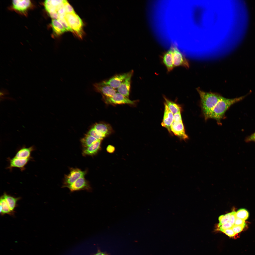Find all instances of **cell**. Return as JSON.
<instances>
[{
	"label": "cell",
	"instance_id": "obj_21",
	"mask_svg": "<svg viewBox=\"0 0 255 255\" xmlns=\"http://www.w3.org/2000/svg\"><path fill=\"white\" fill-rule=\"evenodd\" d=\"M0 213L2 215L10 214L13 211L10 209L3 196L1 197L0 201Z\"/></svg>",
	"mask_w": 255,
	"mask_h": 255
},
{
	"label": "cell",
	"instance_id": "obj_38",
	"mask_svg": "<svg viewBox=\"0 0 255 255\" xmlns=\"http://www.w3.org/2000/svg\"><path fill=\"white\" fill-rule=\"evenodd\" d=\"M106 253V252H102L98 250L97 252L94 255H105Z\"/></svg>",
	"mask_w": 255,
	"mask_h": 255
},
{
	"label": "cell",
	"instance_id": "obj_32",
	"mask_svg": "<svg viewBox=\"0 0 255 255\" xmlns=\"http://www.w3.org/2000/svg\"><path fill=\"white\" fill-rule=\"evenodd\" d=\"M236 212L235 211L231 212V214L228 221V222L232 225H234L236 218Z\"/></svg>",
	"mask_w": 255,
	"mask_h": 255
},
{
	"label": "cell",
	"instance_id": "obj_10",
	"mask_svg": "<svg viewBox=\"0 0 255 255\" xmlns=\"http://www.w3.org/2000/svg\"><path fill=\"white\" fill-rule=\"evenodd\" d=\"M130 71L129 75L117 89V92L128 98L129 95L131 79L134 72L133 70Z\"/></svg>",
	"mask_w": 255,
	"mask_h": 255
},
{
	"label": "cell",
	"instance_id": "obj_15",
	"mask_svg": "<svg viewBox=\"0 0 255 255\" xmlns=\"http://www.w3.org/2000/svg\"><path fill=\"white\" fill-rule=\"evenodd\" d=\"M101 142V140H98L89 147L84 148L82 152V155L92 156L96 154L100 149Z\"/></svg>",
	"mask_w": 255,
	"mask_h": 255
},
{
	"label": "cell",
	"instance_id": "obj_2",
	"mask_svg": "<svg viewBox=\"0 0 255 255\" xmlns=\"http://www.w3.org/2000/svg\"><path fill=\"white\" fill-rule=\"evenodd\" d=\"M246 96L232 99L226 98L222 96L212 111L209 119H215L218 123H220L221 120L228 108L234 104L243 99Z\"/></svg>",
	"mask_w": 255,
	"mask_h": 255
},
{
	"label": "cell",
	"instance_id": "obj_14",
	"mask_svg": "<svg viewBox=\"0 0 255 255\" xmlns=\"http://www.w3.org/2000/svg\"><path fill=\"white\" fill-rule=\"evenodd\" d=\"M12 3L14 9L22 12L26 11L31 4L30 1L29 0H13Z\"/></svg>",
	"mask_w": 255,
	"mask_h": 255
},
{
	"label": "cell",
	"instance_id": "obj_18",
	"mask_svg": "<svg viewBox=\"0 0 255 255\" xmlns=\"http://www.w3.org/2000/svg\"><path fill=\"white\" fill-rule=\"evenodd\" d=\"M34 149V147L33 146H32L29 147H23L17 151L14 157L22 159L30 158L31 153Z\"/></svg>",
	"mask_w": 255,
	"mask_h": 255
},
{
	"label": "cell",
	"instance_id": "obj_23",
	"mask_svg": "<svg viewBox=\"0 0 255 255\" xmlns=\"http://www.w3.org/2000/svg\"><path fill=\"white\" fill-rule=\"evenodd\" d=\"M5 198L11 209L13 211L16 207L17 203L19 198H15L4 193L3 195Z\"/></svg>",
	"mask_w": 255,
	"mask_h": 255
},
{
	"label": "cell",
	"instance_id": "obj_8",
	"mask_svg": "<svg viewBox=\"0 0 255 255\" xmlns=\"http://www.w3.org/2000/svg\"><path fill=\"white\" fill-rule=\"evenodd\" d=\"M171 130L181 140H186L188 138L186 134L182 121H173L171 126Z\"/></svg>",
	"mask_w": 255,
	"mask_h": 255
},
{
	"label": "cell",
	"instance_id": "obj_31",
	"mask_svg": "<svg viewBox=\"0 0 255 255\" xmlns=\"http://www.w3.org/2000/svg\"><path fill=\"white\" fill-rule=\"evenodd\" d=\"M222 232L230 237H234L236 235L232 228L225 230Z\"/></svg>",
	"mask_w": 255,
	"mask_h": 255
},
{
	"label": "cell",
	"instance_id": "obj_11",
	"mask_svg": "<svg viewBox=\"0 0 255 255\" xmlns=\"http://www.w3.org/2000/svg\"><path fill=\"white\" fill-rule=\"evenodd\" d=\"M173 53L174 67L182 66L187 68H189V64L188 61L180 51L174 49Z\"/></svg>",
	"mask_w": 255,
	"mask_h": 255
},
{
	"label": "cell",
	"instance_id": "obj_9",
	"mask_svg": "<svg viewBox=\"0 0 255 255\" xmlns=\"http://www.w3.org/2000/svg\"><path fill=\"white\" fill-rule=\"evenodd\" d=\"M130 72V71L128 72L116 75L109 79L102 82L115 89H117L124 80L129 75Z\"/></svg>",
	"mask_w": 255,
	"mask_h": 255
},
{
	"label": "cell",
	"instance_id": "obj_17",
	"mask_svg": "<svg viewBox=\"0 0 255 255\" xmlns=\"http://www.w3.org/2000/svg\"><path fill=\"white\" fill-rule=\"evenodd\" d=\"M162 60L168 71L170 72L171 71L174 67L172 51H169L165 53L162 56Z\"/></svg>",
	"mask_w": 255,
	"mask_h": 255
},
{
	"label": "cell",
	"instance_id": "obj_29",
	"mask_svg": "<svg viewBox=\"0 0 255 255\" xmlns=\"http://www.w3.org/2000/svg\"><path fill=\"white\" fill-rule=\"evenodd\" d=\"M245 226L241 225H234L232 228L235 233L236 234L241 232Z\"/></svg>",
	"mask_w": 255,
	"mask_h": 255
},
{
	"label": "cell",
	"instance_id": "obj_5",
	"mask_svg": "<svg viewBox=\"0 0 255 255\" xmlns=\"http://www.w3.org/2000/svg\"><path fill=\"white\" fill-rule=\"evenodd\" d=\"M102 96L105 102L107 104L133 105L136 102V101H132L117 92L111 97Z\"/></svg>",
	"mask_w": 255,
	"mask_h": 255
},
{
	"label": "cell",
	"instance_id": "obj_36",
	"mask_svg": "<svg viewBox=\"0 0 255 255\" xmlns=\"http://www.w3.org/2000/svg\"><path fill=\"white\" fill-rule=\"evenodd\" d=\"M115 150V147L113 146L110 145H108L106 148L107 151L109 153H113Z\"/></svg>",
	"mask_w": 255,
	"mask_h": 255
},
{
	"label": "cell",
	"instance_id": "obj_22",
	"mask_svg": "<svg viewBox=\"0 0 255 255\" xmlns=\"http://www.w3.org/2000/svg\"><path fill=\"white\" fill-rule=\"evenodd\" d=\"M98 140H99L87 134L81 139V142L84 149L89 147Z\"/></svg>",
	"mask_w": 255,
	"mask_h": 255
},
{
	"label": "cell",
	"instance_id": "obj_16",
	"mask_svg": "<svg viewBox=\"0 0 255 255\" xmlns=\"http://www.w3.org/2000/svg\"><path fill=\"white\" fill-rule=\"evenodd\" d=\"M93 128L104 137L110 134L112 131L111 126L104 123H97Z\"/></svg>",
	"mask_w": 255,
	"mask_h": 255
},
{
	"label": "cell",
	"instance_id": "obj_27",
	"mask_svg": "<svg viewBox=\"0 0 255 255\" xmlns=\"http://www.w3.org/2000/svg\"><path fill=\"white\" fill-rule=\"evenodd\" d=\"M57 20L61 24L67 31L73 32L72 29L68 26L64 18H58Z\"/></svg>",
	"mask_w": 255,
	"mask_h": 255
},
{
	"label": "cell",
	"instance_id": "obj_28",
	"mask_svg": "<svg viewBox=\"0 0 255 255\" xmlns=\"http://www.w3.org/2000/svg\"><path fill=\"white\" fill-rule=\"evenodd\" d=\"M64 7L66 14L75 13L72 7L67 1L64 3Z\"/></svg>",
	"mask_w": 255,
	"mask_h": 255
},
{
	"label": "cell",
	"instance_id": "obj_24",
	"mask_svg": "<svg viewBox=\"0 0 255 255\" xmlns=\"http://www.w3.org/2000/svg\"><path fill=\"white\" fill-rule=\"evenodd\" d=\"M249 216V212L244 208H241L239 209L236 214V218H240L244 220L247 219Z\"/></svg>",
	"mask_w": 255,
	"mask_h": 255
},
{
	"label": "cell",
	"instance_id": "obj_3",
	"mask_svg": "<svg viewBox=\"0 0 255 255\" xmlns=\"http://www.w3.org/2000/svg\"><path fill=\"white\" fill-rule=\"evenodd\" d=\"M64 18L73 32L81 38L83 24L82 20L79 16L75 13H67L65 15Z\"/></svg>",
	"mask_w": 255,
	"mask_h": 255
},
{
	"label": "cell",
	"instance_id": "obj_35",
	"mask_svg": "<svg viewBox=\"0 0 255 255\" xmlns=\"http://www.w3.org/2000/svg\"><path fill=\"white\" fill-rule=\"evenodd\" d=\"M182 121L181 112L177 113L173 115V121Z\"/></svg>",
	"mask_w": 255,
	"mask_h": 255
},
{
	"label": "cell",
	"instance_id": "obj_4",
	"mask_svg": "<svg viewBox=\"0 0 255 255\" xmlns=\"http://www.w3.org/2000/svg\"><path fill=\"white\" fill-rule=\"evenodd\" d=\"M87 170L82 171L78 168H71L68 174L65 175L63 180L62 187H65L75 181L79 178L84 177L87 174Z\"/></svg>",
	"mask_w": 255,
	"mask_h": 255
},
{
	"label": "cell",
	"instance_id": "obj_7",
	"mask_svg": "<svg viewBox=\"0 0 255 255\" xmlns=\"http://www.w3.org/2000/svg\"><path fill=\"white\" fill-rule=\"evenodd\" d=\"M93 86L95 91L101 93L102 96L106 97H111L117 92L116 89L104 84L102 81L94 83Z\"/></svg>",
	"mask_w": 255,
	"mask_h": 255
},
{
	"label": "cell",
	"instance_id": "obj_20",
	"mask_svg": "<svg viewBox=\"0 0 255 255\" xmlns=\"http://www.w3.org/2000/svg\"><path fill=\"white\" fill-rule=\"evenodd\" d=\"M51 24L54 31L57 35H60L67 31L57 19H52Z\"/></svg>",
	"mask_w": 255,
	"mask_h": 255
},
{
	"label": "cell",
	"instance_id": "obj_19",
	"mask_svg": "<svg viewBox=\"0 0 255 255\" xmlns=\"http://www.w3.org/2000/svg\"><path fill=\"white\" fill-rule=\"evenodd\" d=\"M164 98L165 101V103L173 115L181 112L182 108L179 105L169 100L165 96H164Z\"/></svg>",
	"mask_w": 255,
	"mask_h": 255
},
{
	"label": "cell",
	"instance_id": "obj_6",
	"mask_svg": "<svg viewBox=\"0 0 255 255\" xmlns=\"http://www.w3.org/2000/svg\"><path fill=\"white\" fill-rule=\"evenodd\" d=\"M65 187L68 188L71 192L81 190L91 191L92 190L89 181L85 178L84 177H81L72 184Z\"/></svg>",
	"mask_w": 255,
	"mask_h": 255
},
{
	"label": "cell",
	"instance_id": "obj_12",
	"mask_svg": "<svg viewBox=\"0 0 255 255\" xmlns=\"http://www.w3.org/2000/svg\"><path fill=\"white\" fill-rule=\"evenodd\" d=\"M163 118L161 124L162 126L171 133V126L173 120V114L170 111L167 105L165 102Z\"/></svg>",
	"mask_w": 255,
	"mask_h": 255
},
{
	"label": "cell",
	"instance_id": "obj_13",
	"mask_svg": "<svg viewBox=\"0 0 255 255\" xmlns=\"http://www.w3.org/2000/svg\"><path fill=\"white\" fill-rule=\"evenodd\" d=\"M31 159V158L27 159L20 158L14 157L9 159V165L8 168L11 169L13 168H17L21 170H24L25 166Z\"/></svg>",
	"mask_w": 255,
	"mask_h": 255
},
{
	"label": "cell",
	"instance_id": "obj_39",
	"mask_svg": "<svg viewBox=\"0 0 255 255\" xmlns=\"http://www.w3.org/2000/svg\"><path fill=\"white\" fill-rule=\"evenodd\" d=\"M105 255H109V254H107V253H106L105 254Z\"/></svg>",
	"mask_w": 255,
	"mask_h": 255
},
{
	"label": "cell",
	"instance_id": "obj_25",
	"mask_svg": "<svg viewBox=\"0 0 255 255\" xmlns=\"http://www.w3.org/2000/svg\"><path fill=\"white\" fill-rule=\"evenodd\" d=\"M231 214V212H230L219 216L218 219L219 221L218 225V227L223 224L228 222Z\"/></svg>",
	"mask_w": 255,
	"mask_h": 255
},
{
	"label": "cell",
	"instance_id": "obj_33",
	"mask_svg": "<svg viewBox=\"0 0 255 255\" xmlns=\"http://www.w3.org/2000/svg\"><path fill=\"white\" fill-rule=\"evenodd\" d=\"M234 225H241L245 226L246 224L244 220L240 218H236Z\"/></svg>",
	"mask_w": 255,
	"mask_h": 255
},
{
	"label": "cell",
	"instance_id": "obj_30",
	"mask_svg": "<svg viewBox=\"0 0 255 255\" xmlns=\"http://www.w3.org/2000/svg\"><path fill=\"white\" fill-rule=\"evenodd\" d=\"M233 225L230 222H228L223 224L219 227L218 230L222 232L225 230L232 228Z\"/></svg>",
	"mask_w": 255,
	"mask_h": 255
},
{
	"label": "cell",
	"instance_id": "obj_1",
	"mask_svg": "<svg viewBox=\"0 0 255 255\" xmlns=\"http://www.w3.org/2000/svg\"><path fill=\"white\" fill-rule=\"evenodd\" d=\"M197 90L200 98L202 112L206 120L209 119L212 111L222 96L217 93L204 92L198 88Z\"/></svg>",
	"mask_w": 255,
	"mask_h": 255
},
{
	"label": "cell",
	"instance_id": "obj_26",
	"mask_svg": "<svg viewBox=\"0 0 255 255\" xmlns=\"http://www.w3.org/2000/svg\"><path fill=\"white\" fill-rule=\"evenodd\" d=\"M87 134L93 136L98 140H101L104 138L93 128L89 131Z\"/></svg>",
	"mask_w": 255,
	"mask_h": 255
},
{
	"label": "cell",
	"instance_id": "obj_34",
	"mask_svg": "<svg viewBox=\"0 0 255 255\" xmlns=\"http://www.w3.org/2000/svg\"><path fill=\"white\" fill-rule=\"evenodd\" d=\"M245 141L247 142L252 141L255 142V132L250 136L246 137Z\"/></svg>",
	"mask_w": 255,
	"mask_h": 255
},
{
	"label": "cell",
	"instance_id": "obj_37",
	"mask_svg": "<svg viewBox=\"0 0 255 255\" xmlns=\"http://www.w3.org/2000/svg\"><path fill=\"white\" fill-rule=\"evenodd\" d=\"M8 91L6 89H1L0 91V96H4L8 94Z\"/></svg>",
	"mask_w": 255,
	"mask_h": 255
}]
</instances>
